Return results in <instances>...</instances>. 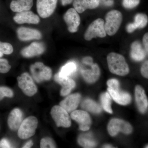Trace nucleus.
I'll return each instance as SVG.
<instances>
[{"instance_id":"obj_13","label":"nucleus","mask_w":148,"mask_h":148,"mask_svg":"<svg viewBox=\"0 0 148 148\" xmlns=\"http://www.w3.org/2000/svg\"><path fill=\"white\" fill-rule=\"evenodd\" d=\"M18 38L23 41H28L33 40H40L42 35L37 29L27 27H21L16 30Z\"/></svg>"},{"instance_id":"obj_23","label":"nucleus","mask_w":148,"mask_h":148,"mask_svg":"<svg viewBox=\"0 0 148 148\" xmlns=\"http://www.w3.org/2000/svg\"><path fill=\"white\" fill-rule=\"evenodd\" d=\"M146 55L145 50L143 49L140 42L135 41L132 43L131 45L130 56L134 61H143Z\"/></svg>"},{"instance_id":"obj_37","label":"nucleus","mask_w":148,"mask_h":148,"mask_svg":"<svg viewBox=\"0 0 148 148\" xmlns=\"http://www.w3.org/2000/svg\"><path fill=\"white\" fill-rule=\"evenodd\" d=\"M99 4L105 6L110 7L113 5L114 0H98Z\"/></svg>"},{"instance_id":"obj_8","label":"nucleus","mask_w":148,"mask_h":148,"mask_svg":"<svg viewBox=\"0 0 148 148\" xmlns=\"http://www.w3.org/2000/svg\"><path fill=\"white\" fill-rule=\"evenodd\" d=\"M108 129L112 136H115L119 132L129 134L132 131V127L129 123L118 119L111 120L108 125Z\"/></svg>"},{"instance_id":"obj_12","label":"nucleus","mask_w":148,"mask_h":148,"mask_svg":"<svg viewBox=\"0 0 148 148\" xmlns=\"http://www.w3.org/2000/svg\"><path fill=\"white\" fill-rule=\"evenodd\" d=\"M54 80L62 86L60 94L62 96L69 94L76 86L75 82L72 79L69 77L61 76L58 73L54 76Z\"/></svg>"},{"instance_id":"obj_41","label":"nucleus","mask_w":148,"mask_h":148,"mask_svg":"<svg viewBox=\"0 0 148 148\" xmlns=\"http://www.w3.org/2000/svg\"><path fill=\"white\" fill-rule=\"evenodd\" d=\"M33 145H34V143H33V141L32 140H30L29 141H28L25 145L23 146V147H22V148H29L32 147L33 146Z\"/></svg>"},{"instance_id":"obj_17","label":"nucleus","mask_w":148,"mask_h":148,"mask_svg":"<svg viewBox=\"0 0 148 148\" xmlns=\"http://www.w3.org/2000/svg\"><path fill=\"white\" fill-rule=\"evenodd\" d=\"M23 114L20 109L15 108L12 110L8 116V124L10 130H18L23 121Z\"/></svg>"},{"instance_id":"obj_16","label":"nucleus","mask_w":148,"mask_h":148,"mask_svg":"<svg viewBox=\"0 0 148 148\" xmlns=\"http://www.w3.org/2000/svg\"><path fill=\"white\" fill-rule=\"evenodd\" d=\"M45 50V46L43 43L35 42L23 48L21 53V55L25 58H32L41 55Z\"/></svg>"},{"instance_id":"obj_28","label":"nucleus","mask_w":148,"mask_h":148,"mask_svg":"<svg viewBox=\"0 0 148 148\" xmlns=\"http://www.w3.org/2000/svg\"><path fill=\"white\" fill-rule=\"evenodd\" d=\"M148 22V16L143 13H138L134 18V22L138 29H142L147 26Z\"/></svg>"},{"instance_id":"obj_29","label":"nucleus","mask_w":148,"mask_h":148,"mask_svg":"<svg viewBox=\"0 0 148 148\" xmlns=\"http://www.w3.org/2000/svg\"><path fill=\"white\" fill-rule=\"evenodd\" d=\"M13 47L9 43L0 41V58L4 54L9 55L13 52Z\"/></svg>"},{"instance_id":"obj_3","label":"nucleus","mask_w":148,"mask_h":148,"mask_svg":"<svg viewBox=\"0 0 148 148\" xmlns=\"http://www.w3.org/2000/svg\"><path fill=\"white\" fill-rule=\"evenodd\" d=\"M38 120L37 118L30 116L25 119L18 130V136L19 138L25 140L34 136L38 127Z\"/></svg>"},{"instance_id":"obj_36","label":"nucleus","mask_w":148,"mask_h":148,"mask_svg":"<svg viewBox=\"0 0 148 148\" xmlns=\"http://www.w3.org/2000/svg\"><path fill=\"white\" fill-rule=\"evenodd\" d=\"M11 145L9 141L5 138H3L0 141V148H12Z\"/></svg>"},{"instance_id":"obj_32","label":"nucleus","mask_w":148,"mask_h":148,"mask_svg":"<svg viewBox=\"0 0 148 148\" xmlns=\"http://www.w3.org/2000/svg\"><path fill=\"white\" fill-rule=\"evenodd\" d=\"M11 68V66L7 60L0 58V73H6L10 71Z\"/></svg>"},{"instance_id":"obj_42","label":"nucleus","mask_w":148,"mask_h":148,"mask_svg":"<svg viewBox=\"0 0 148 148\" xmlns=\"http://www.w3.org/2000/svg\"><path fill=\"white\" fill-rule=\"evenodd\" d=\"M73 0H61V3L63 5L65 6L70 4Z\"/></svg>"},{"instance_id":"obj_33","label":"nucleus","mask_w":148,"mask_h":148,"mask_svg":"<svg viewBox=\"0 0 148 148\" xmlns=\"http://www.w3.org/2000/svg\"><path fill=\"white\" fill-rule=\"evenodd\" d=\"M140 0H123V5L125 8L132 9L139 4Z\"/></svg>"},{"instance_id":"obj_38","label":"nucleus","mask_w":148,"mask_h":148,"mask_svg":"<svg viewBox=\"0 0 148 148\" xmlns=\"http://www.w3.org/2000/svg\"><path fill=\"white\" fill-rule=\"evenodd\" d=\"M143 43L146 52L148 54V32L146 33L143 36Z\"/></svg>"},{"instance_id":"obj_30","label":"nucleus","mask_w":148,"mask_h":148,"mask_svg":"<svg viewBox=\"0 0 148 148\" xmlns=\"http://www.w3.org/2000/svg\"><path fill=\"white\" fill-rule=\"evenodd\" d=\"M40 146L41 148L56 147L54 140L49 137H46L42 139L40 143Z\"/></svg>"},{"instance_id":"obj_19","label":"nucleus","mask_w":148,"mask_h":148,"mask_svg":"<svg viewBox=\"0 0 148 148\" xmlns=\"http://www.w3.org/2000/svg\"><path fill=\"white\" fill-rule=\"evenodd\" d=\"M135 98L139 110L142 113L145 112L148 107V99L145 90L140 86L135 87Z\"/></svg>"},{"instance_id":"obj_40","label":"nucleus","mask_w":148,"mask_h":148,"mask_svg":"<svg viewBox=\"0 0 148 148\" xmlns=\"http://www.w3.org/2000/svg\"><path fill=\"white\" fill-rule=\"evenodd\" d=\"M82 62L85 65H89L93 63V60L91 57L86 56L83 58Z\"/></svg>"},{"instance_id":"obj_18","label":"nucleus","mask_w":148,"mask_h":148,"mask_svg":"<svg viewBox=\"0 0 148 148\" xmlns=\"http://www.w3.org/2000/svg\"><path fill=\"white\" fill-rule=\"evenodd\" d=\"M81 96L79 93H74L69 95L60 103V106L65 109L68 113L75 111L80 101Z\"/></svg>"},{"instance_id":"obj_43","label":"nucleus","mask_w":148,"mask_h":148,"mask_svg":"<svg viewBox=\"0 0 148 148\" xmlns=\"http://www.w3.org/2000/svg\"><path fill=\"white\" fill-rule=\"evenodd\" d=\"M104 148H113L112 147V146L110 145H105L104 146Z\"/></svg>"},{"instance_id":"obj_2","label":"nucleus","mask_w":148,"mask_h":148,"mask_svg":"<svg viewBox=\"0 0 148 148\" xmlns=\"http://www.w3.org/2000/svg\"><path fill=\"white\" fill-rule=\"evenodd\" d=\"M122 21V14L119 11L112 10L109 12L106 16L105 28L107 34L112 36L119 29Z\"/></svg>"},{"instance_id":"obj_31","label":"nucleus","mask_w":148,"mask_h":148,"mask_svg":"<svg viewBox=\"0 0 148 148\" xmlns=\"http://www.w3.org/2000/svg\"><path fill=\"white\" fill-rule=\"evenodd\" d=\"M13 96V91L10 88L6 86H0V101L5 97L12 98Z\"/></svg>"},{"instance_id":"obj_20","label":"nucleus","mask_w":148,"mask_h":148,"mask_svg":"<svg viewBox=\"0 0 148 148\" xmlns=\"http://www.w3.org/2000/svg\"><path fill=\"white\" fill-rule=\"evenodd\" d=\"M99 5L98 0H75L73 3L74 9L79 13L87 9L96 8Z\"/></svg>"},{"instance_id":"obj_4","label":"nucleus","mask_w":148,"mask_h":148,"mask_svg":"<svg viewBox=\"0 0 148 148\" xmlns=\"http://www.w3.org/2000/svg\"><path fill=\"white\" fill-rule=\"evenodd\" d=\"M30 71L34 79L38 83L49 80L52 77V71L42 62H36L30 66Z\"/></svg>"},{"instance_id":"obj_5","label":"nucleus","mask_w":148,"mask_h":148,"mask_svg":"<svg viewBox=\"0 0 148 148\" xmlns=\"http://www.w3.org/2000/svg\"><path fill=\"white\" fill-rule=\"evenodd\" d=\"M105 28V21L101 18H98L93 21L88 26L85 32L84 38L87 41H90L97 37L103 38L106 36Z\"/></svg>"},{"instance_id":"obj_26","label":"nucleus","mask_w":148,"mask_h":148,"mask_svg":"<svg viewBox=\"0 0 148 148\" xmlns=\"http://www.w3.org/2000/svg\"><path fill=\"white\" fill-rule=\"evenodd\" d=\"M77 65L75 62L71 61L67 63L61 68L59 74L63 76L69 77L75 71Z\"/></svg>"},{"instance_id":"obj_35","label":"nucleus","mask_w":148,"mask_h":148,"mask_svg":"<svg viewBox=\"0 0 148 148\" xmlns=\"http://www.w3.org/2000/svg\"><path fill=\"white\" fill-rule=\"evenodd\" d=\"M141 73L144 77L148 79V61L144 62L141 66Z\"/></svg>"},{"instance_id":"obj_11","label":"nucleus","mask_w":148,"mask_h":148,"mask_svg":"<svg viewBox=\"0 0 148 148\" xmlns=\"http://www.w3.org/2000/svg\"><path fill=\"white\" fill-rule=\"evenodd\" d=\"M71 117L78 123L81 130L87 131L90 129L91 120L87 112L81 110L73 111L71 114Z\"/></svg>"},{"instance_id":"obj_10","label":"nucleus","mask_w":148,"mask_h":148,"mask_svg":"<svg viewBox=\"0 0 148 148\" xmlns=\"http://www.w3.org/2000/svg\"><path fill=\"white\" fill-rule=\"evenodd\" d=\"M64 18L68 26L69 32L73 33L77 31L80 24V17L75 9L71 8L68 10L64 14Z\"/></svg>"},{"instance_id":"obj_24","label":"nucleus","mask_w":148,"mask_h":148,"mask_svg":"<svg viewBox=\"0 0 148 148\" xmlns=\"http://www.w3.org/2000/svg\"><path fill=\"white\" fill-rule=\"evenodd\" d=\"M81 107L86 110L93 113H100L102 111L101 106L95 101L89 99H86L83 101Z\"/></svg>"},{"instance_id":"obj_25","label":"nucleus","mask_w":148,"mask_h":148,"mask_svg":"<svg viewBox=\"0 0 148 148\" xmlns=\"http://www.w3.org/2000/svg\"><path fill=\"white\" fill-rule=\"evenodd\" d=\"M80 145L84 148H93L96 146V143L92 140L90 134H84L80 135L78 139Z\"/></svg>"},{"instance_id":"obj_44","label":"nucleus","mask_w":148,"mask_h":148,"mask_svg":"<svg viewBox=\"0 0 148 148\" xmlns=\"http://www.w3.org/2000/svg\"><path fill=\"white\" fill-rule=\"evenodd\" d=\"M146 148H148V145L147 146V147H146Z\"/></svg>"},{"instance_id":"obj_1","label":"nucleus","mask_w":148,"mask_h":148,"mask_svg":"<svg viewBox=\"0 0 148 148\" xmlns=\"http://www.w3.org/2000/svg\"><path fill=\"white\" fill-rule=\"evenodd\" d=\"M109 70L112 73L123 76L129 72V68L124 57L119 53L112 52L107 56Z\"/></svg>"},{"instance_id":"obj_39","label":"nucleus","mask_w":148,"mask_h":148,"mask_svg":"<svg viewBox=\"0 0 148 148\" xmlns=\"http://www.w3.org/2000/svg\"><path fill=\"white\" fill-rule=\"evenodd\" d=\"M137 29H138V27L134 22L132 23H129L127 24V27H126L127 32L129 33H132Z\"/></svg>"},{"instance_id":"obj_6","label":"nucleus","mask_w":148,"mask_h":148,"mask_svg":"<svg viewBox=\"0 0 148 148\" xmlns=\"http://www.w3.org/2000/svg\"><path fill=\"white\" fill-rule=\"evenodd\" d=\"M51 115L58 127H69L71 125V120L69 113L61 106H53Z\"/></svg>"},{"instance_id":"obj_15","label":"nucleus","mask_w":148,"mask_h":148,"mask_svg":"<svg viewBox=\"0 0 148 148\" xmlns=\"http://www.w3.org/2000/svg\"><path fill=\"white\" fill-rule=\"evenodd\" d=\"M88 65V68L82 69L81 74L86 82L88 83H93L99 78L100 69L98 64L92 63Z\"/></svg>"},{"instance_id":"obj_21","label":"nucleus","mask_w":148,"mask_h":148,"mask_svg":"<svg viewBox=\"0 0 148 148\" xmlns=\"http://www.w3.org/2000/svg\"><path fill=\"white\" fill-rule=\"evenodd\" d=\"M33 5V0H13L10 4L11 10L14 12H20L30 10Z\"/></svg>"},{"instance_id":"obj_22","label":"nucleus","mask_w":148,"mask_h":148,"mask_svg":"<svg viewBox=\"0 0 148 148\" xmlns=\"http://www.w3.org/2000/svg\"><path fill=\"white\" fill-rule=\"evenodd\" d=\"M108 91L113 99L118 104L126 105L131 102V97L129 93L119 90H114L108 88Z\"/></svg>"},{"instance_id":"obj_14","label":"nucleus","mask_w":148,"mask_h":148,"mask_svg":"<svg viewBox=\"0 0 148 148\" xmlns=\"http://www.w3.org/2000/svg\"><path fill=\"white\" fill-rule=\"evenodd\" d=\"M13 19L18 24H38L40 21L39 17L29 10L17 12L14 16Z\"/></svg>"},{"instance_id":"obj_27","label":"nucleus","mask_w":148,"mask_h":148,"mask_svg":"<svg viewBox=\"0 0 148 148\" xmlns=\"http://www.w3.org/2000/svg\"><path fill=\"white\" fill-rule=\"evenodd\" d=\"M101 100L104 110L109 113H112V110L111 108V95L110 93L108 92L103 93L101 96Z\"/></svg>"},{"instance_id":"obj_9","label":"nucleus","mask_w":148,"mask_h":148,"mask_svg":"<svg viewBox=\"0 0 148 148\" xmlns=\"http://www.w3.org/2000/svg\"><path fill=\"white\" fill-rule=\"evenodd\" d=\"M58 0H37V10L41 17L46 18L52 15Z\"/></svg>"},{"instance_id":"obj_34","label":"nucleus","mask_w":148,"mask_h":148,"mask_svg":"<svg viewBox=\"0 0 148 148\" xmlns=\"http://www.w3.org/2000/svg\"><path fill=\"white\" fill-rule=\"evenodd\" d=\"M109 88L114 90H119V83L118 81L114 79L109 80L107 82Z\"/></svg>"},{"instance_id":"obj_7","label":"nucleus","mask_w":148,"mask_h":148,"mask_svg":"<svg viewBox=\"0 0 148 148\" xmlns=\"http://www.w3.org/2000/svg\"><path fill=\"white\" fill-rule=\"evenodd\" d=\"M18 87L23 92L29 97H32L37 92V87L33 78L27 73H23L17 78Z\"/></svg>"}]
</instances>
